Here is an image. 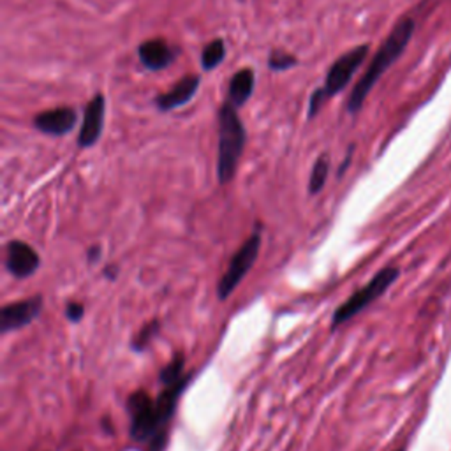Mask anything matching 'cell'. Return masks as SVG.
Wrapping results in <instances>:
<instances>
[{"mask_svg": "<svg viewBox=\"0 0 451 451\" xmlns=\"http://www.w3.org/2000/svg\"><path fill=\"white\" fill-rule=\"evenodd\" d=\"M83 314L85 307L81 304H76V302H71V304H67V307H65V318L71 323H80Z\"/></svg>", "mask_w": 451, "mask_h": 451, "instance_id": "ffe728a7", "label": "cell"}, {"mask_svg": "<svg viewBox=\"0 0 451 451\" xmlns=\"http://www.w3.org/2000/svg\"><path fill=\"white\" fill-rule=\"evenodd\" d=\"M245 141V127L236 113V108L229 102H224L219 109V157H217V177L220 185L229 184L235 178Z\"/></svg>", "mask_w": 451, "mask_h": 451, "instance_id": "7a4b0ae2", "label": "cell"}, {"mask_svg": "<svg viewBox=\"0 0 451 451\" xmlns=\"http://www.w3.org/2000/svg\"><path fill=\"white\" fill-rule=\"evenodd\" d=\"M127 412L130 416L129 432L137 443L150 440L152 450L159 451L166 443V418L161 412L157 400L144 390H137L127 398Z\"/></svg>", "mask_w": 451, "mask_h": 451, "instance_id": "3957f363", "label": "cell"}, {"mask_svg": "<svg viewBox=\"0 0 451 451\" xmlns=\"http://www.w3.org/2000/svg\"><path fill=\"white\" fill-rule=\"evenodd\" d=\"M261 250V233L254 231L245 242L242 243L238 250L235 253V256L229 261L228 270L224 271L222 278L219 281L217 285V295L219 299H228L233 295V291L236 289V285L243 281L247 274L250 271V268L256 263L257 256Z\"/></svg>", "mask_w": 451, "mask_h": 451, "instance_id": "5b68a950", "label": "cell"}, {"mask_svg": "<svg viewBox=\"0 0 451 451\" xmlns=\"http://www.w3.org/2000/svg\"><path fill=\"white\" fill-rule=\"evenodd\" d=\"M368 44H358L353 50L346 51L344 55H340L335 62L332 64V67L328 69V74H326V80L323 88H325L326 97H333L339 92H342L344 88L349 85L351 78L356 72V69L360 67L365 62L368 55Z\"/></svg>", "mask_w": 451, "mask_h": 451, "instance_id": "8992f818", "label": "cell"}, {"mask_svg": "<svg viewBox=\"0 0 451 451\" xmlns=\"http://www.w3.org/2000/svg\"><path fill=\"white\" fill-rule=\"evenodd\" d=\"M78 122L76 109L71 106L46 109L34 116V127L50 136H65L74 129Z\"/></svg>", "mask_w": 451, "mask_h": 451, "instance_id": "30bf717a", "label": "cell"}, {"mask_svg": "<svg viewBox=\"0 0 451 451\" xmlns=\"http://www.w3.org/2000/svg\"><path fill=\"white\" fill-rule=\"evenodd\" d=\"M254 81H256V76H254L253 69L245 67L236 72L235 76L229 80L228 101L226 102L233 105L235 108H240V106L245 105L254 92Z\"/></svg>", "mask_w": 451, "mask_h": 451, "instance_id": "4fadbf2b", "label": "cell"}, {"mask_svg": "<svg viewBox=\"0 0 451 451\" xmlns=\"http://www.w3.org/2000/svg\"><path fill=\"white\" fill-rule=\"evenodd\" d=\"M137 57H140L143 67H147L148 71L157 72L173 64L175 57H177V50L168 41L157 37V39H148L143 44H140Z\"/></svg>", "mask_w": 451, "mask_h": 451, "instance_id": "8fae6325", "label": "cell"}, {"mask_svg": "<svg viewBox=\"0 0 451 451\" xmlns=\"http://www.w3.org/2000/svg\"><path fill=\"white\" fill-rule=\"evenodd\" d=\"M326 94H325V88H316L314 92H312L311 95V102H309V120L314 119L316 115L319 113V109H321V106L325 105L326 101Z\"/></svg>", "mask_w": 451, "mask_h": 451, "instance_id": "d6986e66", "label": "cell"}, {"mask_svg": "<svg viewBox=\"0 0 451 451\" xmlns=\"http://www.w3.org/2000/svg\"><path fill=\"white\" fill-rule=\"evenodd\" d=\"M296 64H298V58L284 50H271L270 57H268V67L271 71H288Z\"/></svg>", "mask_w": 451, "mask_h": 451, "instance_id": "e0dca14e", "label": "cell"}, {"mask_svg": "<svg viewBox=\"0 0 451 451\" xmlns=\"http://www.w3.org/2000/svg\"><path fill=\"white\" fill-rule=\"evenodd\" d=\"M224 58H226V44H224V41H210L201 51V67L205 71H213V69L222 64Z\"/></svg>", "mask_w": 451, "mask_h": 451, "instance_id": "9a60e30c", "label": "cell"}, {"mask_svg": "<svg viewBox=\"0 0 451 451\" xmlns=\"http://www.w3.org/2000/svg\"><path fill=\"white\" fill-rule=\"evenodd\" d=\"M41 267V257L32 245L13 240L6 245V268L16 278H27Z\"/></svg>", "mask_w": 451, "mask_h": 451, "instance_id": "ba28073f", "label": "cell"}, {"mask_svg": "<svg viewBox=\"0 0 451 451\" xmlns=\"http://www.w3.org/2000/svg\"><path fill=\"white\" fill-rule=\"evenodd\" d=\"M157 330H159V321H150L147 326H143V330H140V333H137L136 339L133 340V347L136 351H141L147 347V344L152 340V337L156 335Z\"/></svg>", "mask_w": 451, "mask_h": 451, "instance_id": "ac0fdd59", "label": "cell"}, {"mask_svg": "<svg viewBox=\"0 0 451 451\" xmlns=\"http://www.w3.org/2000/svg\"><path fill=\"white\" fill-rule=\"evenodd\" d=\"M398 451H404V450H398Z\"/></svg>", "mask_w": 451, "mask_h": 451, "instance_id": "7402d4cb", "label": "cell"}, {"mask_svg": "<svg viewBox=\"0 0 451 451\" xmlns=\"http://www.w3.org/2000/svg\"><path fill=\"white\" fill-rule=\"evenodd\" d=\"M199 81H201V78L198 74H187V76L180 78L170 90L157 95L156 106L161 112H171V109H177L180 106L187 105L194 97L196 92H198Z\"/></svg>", "mask_w": 451, "mask_h": 451, "instance_id": "7c38bea8", "label": "cell"}, {"mask_svg": "<svg viewBox=\"0 0 451 451\" xmlns=\"http://www.w3.org/2000/svg\"><path fill=\"white\" fill-rule=\"evenodd\" d=\"M185 375V358L182 354H178L173 361L166 365V367L161 370L159 381L166 386V384L177 383L178 379H182Z\"/></svg>", "mask_w": 451, "mask_h": 451, "instance_id": "2e32d148", "label": "cell"}, {"mask_svg": "<svg viewBox=\"0 0 451 451\" xmlns=\"http://www.w3.org/2000/svg\"><path fill=\"white\" fill-rule=\"evenodd\" d=\"M87 257H88V261H90V263H95V261H97L99 257H101V249H99L97 245L90 247V250L87 253Z\"/></svg>", "mask_w": 451, "mask_h": 451, "instance_id": "44dd1931", "label": "cell"}, {"mask_svg": "<svg viewBox=\"0 0 451 451\" xmlns=\"http://www.w3.org/2000/svg\"><path fill=\"white\" fill-rule=\"evenodd\" d=\"M412 34H415V22H412L411 18H402L400 22L393 27L390 36L381 44L377 53L374 55L372 62L368 64L365 74L360 78V81L354 85L353 92H351L349 99H347V112H349L351 115H356V113L360 112L365 99L370 94V90L374 88V85L377 83V80H379L384 72L388 71V67H390L391 64H395V60L404 53L409 41H411Z\"/></svg>", "mask_w": 451, "mask_h": 451, "instance_id": "6da1fadb", "label": "cell"}, {"mask_svg": "<svg viewBox=\"0 0 451 451\" xmlns=\"http://www.w3.org/2000/svg\"><path fill=\"white\" fill-rule=\"evenodd\" d=\"M330 173V156L328 154H321L316 159L314 166H312L311 178H309V194L316 196L321 192V189L325 187L326 178Z\"/></svg>", "mask_w": 451, "mask_h": 451, "instance_id": "5bb4252c", "label": "cell"}, {"mask_svg": "<svg viewBox=\"0 0 451 451\" xmlns=\"http://www.w3.org/2000/svg\"><path fill=\"white\" fill-rule=\"evenodd\" d=\"M398 275H400V270H398L397 267H386L381 271H377L368 284H365L363 288L358 289L356 292H353V295L333 312L332 330H335L337 326L344 325V323H347L349 319H353L354 316L360 314L363 309H367L372 302H375L379 296H383L384 292L388 291V288L397 281Z\"/></svg>", "mask_w": 451, "mask_h": 451, "instance_id": "277c9868", "label": "cell"}, {"mask_svg": "<svg viewBox=\"0 0 451 451\" xmlns=\"http://www.w3.org/2000/svg\"><path fill=\"white\" fill-rule=\"evenodd\" d=\"M106 101L102 94H95L85 108L83 123H81L80 134H78V144L80 148H90L99 141L105 127Z\"/></svg>", "mask_w": 451, "mask_h": 451, "instance_id": "9c48e42d", "label": "cell"}, {"mask_svg": "<svg viewBox=\"0 0 451 451\" xmlns=\"http://www.w3.org/2000/svg\"><path fill=\"white\" fill-rule=\"evenodd\" d=\"M43 307L44 298L41 295L4 305L2 311H0V332L9 333L25 328L27 325H30V323H34L39 318Z\"/></svg>", "mask_w": 451, "mask_h": 451, "instance_id": "52a82bcc", "label": "cell"}]
</instances>
